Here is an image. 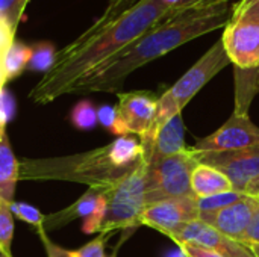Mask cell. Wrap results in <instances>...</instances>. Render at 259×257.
<instances>
[{
  "label": "cell",
  "instance_id": "obj_8",
  "mask_svg": "<svg viewBox=\"0 0 259 257\" xmlns=\"http://www.w3.org/2000/svg\"><path fill=\"white\" fill-rule=\"evenodd\" d=\"M194 151V150H193ZM199 164L222 171L232 183L235 191L244 192L246 188L259 177V145L222 153H200L194 151Z\"/></svg>",
  "mask_w": 259,
  "mask_h": 257
},
{
  "label": "cell",
  "instance_id": "obj_38",
  "mask_svg": "<svg viewBox=\"0 0 259 257\" xmlns=\"http://www.w3.org/2000/svg\"><path fill=\"white\" fill-rule=\"evenodd\" d=\"M252 248V251L255 253V256L259 257V245H249Z\"/></svg>",
  "mask_w": 259,
  "mask_h": 257
},
{
  "label": "cell",
  "instance_id": "obj_26",
  "mask_svg": "<svg viewBox=\"0 0 259 257\" xmlns=\"http://www.w3.org/2000/svg\"><path fill=\"white\" fill-rule=\"evenodd\" d=\"M108 195H109V192L103 194V195L99 198V201H97L94 211L85 218V221H83V224H82L83 233H87V235H91V233H96V232L100 233L102 226H103V220H105L106 211H108Z\"/></svg>",
  "mask_w": 259,
  "mask_h": 257
},
{
  "label": "cell",
  "instance_id": "obj_27",
  "mask_svg": "<svg viewBox=\"0 0 259 257\" xmlns=\"http://www.w3.org/2000/svg\"><path fill=\"white\" fill-rule=\"evenodd\" d=\"M11 209H12V214H15L17 218H20L21 221L36 227L38 233L41 232H46L44 230V215L33 206L27 204V203H12L11 204Z\"/></svg>",
  "mask_w": 259,
  "mask_h": 257
},
{
  "label": "cell",
  "instance_id": "obj_33",
  "mask_svg": "<svg viewBox=\"0 0 259 257\" xmlns=\"http://www.w3.org/2000/svg\"><path fill=\"white\" fill-rule=\"evenodd\" d=\"M42 242H44V247H46V251H47V256L49 257H73V251L71 250H65V248H61L58 245H55L46 235V232H41L39 233Z\"/></svg>",
  "mask_w": 259,
  "mask_h": 257
},
{
  "label": "cell",
  "instance_id": "obj_7",
  "mask_svg": "<svg viewBox=\"0 0 259 257\" xmlns=\"http://www.w3.org/2000/svg\"><path fill=\"white\" fill-rule=\"evenodd\" d=\"M253 145H259V127L250 120L249 114L234 111L220 129L200 138L193 150L200 153H222Z\"/></svg>",
  "mask_w": 259,
  "mask_h": 257
},
{
  "label": "cell",
  "instance_id": "obj_37",
  "mask_svg": "<svg viewBox=\"0 0 259 257\" xmlns=\"http://www.w3.org/2000/svg\"><path fill=\"white\" fill-rule=\"evenodd\" d=\"M181 2H182V0H159V3H161L164 8H167L168 11L173 9V8H176Z\"/></svg>",
  "mask_w": 259,
  "mask_h": 257
},
{
  "label": "cell",
  "instance_id": "obj_3",
  "mask_svg": "<svg viewBox=\"0 0 259 257\" xmlns=\"http://www.w3.org/2000/svg\"><path fill=\"white\" fill-rule=\"evenodd\" d=\"M146 162L138 136H118L105 147L83 153L26 159L20 162L18 180H62L83 183L88 188L114 189Z\"/></svg>",
  "mask_w": 259,
  "mask_h": 257
},
{
  "label": "cell",
  "instance_id": "obj_1",
  "mask_svg": "<svg viewBox=\"0 0 259 257\" xmlns=\"http://www.w3.org/2000/svg\"><path fill=\"white\" fill-rule=\"evenodd\" d=\"M167 12L159 0H111L79 38L56 53L53 67L29 97L38 105H47L65 95L74 82L158 26Z\"/></svg>",
  "mask_w": 259,
  "mask_h": 257
},
{
  "label": "cell",
  "instance_id": "obj_39",
  "mask_svg": "<svg viewBox=\"0 0 259 257\" xmlns=\"http://www.w3.org/2000/svg\"><path fill=\"white\" fill-rule=\"evenodd\" d=\"M255 79H256V89L259 92V67L255 70Z\"/></svg>",
  "mask_w": 259,
  "mask_h": 257
},
{
  "label": "cell",
  "instance_id": "obj_5",
  "mask_svg": "<svg viewBox=\"0 0 259 257\" xmlns=\"http://www.w3.org/2000/svg\"><path fill=\"white\" fill-rule=\"evenodd\" d=\"M146 164V206L175 197H194L191 176L199 159L193 148Z\"/></svg>",
  "mask_w": 259,
  "mask_h": 257
},
{
  "label": "cell",
  "instance_id": "obj_35",
  "mask_svg": "<svg viewBox=\"0 0 259 257\" xmlns=\"http://www.w3.org/2000/svg\"><path fill=\"white\" fill-rule=\"evenodd\" d=\"M14 42V33L8 27V24L0 18V52L9 47Z\"/></svg>",
  "mask_w": 259,
  "mask_h": 257
},
{
  "label": "cell",
  "instance_id": "obj_13",
  "mask_svg": "<svg viewBox=\"0 0 259 257\" xmlns=\"http://www.w3.org/2000/svg\"><path fill=\"white\" fill-rule=\"evenodd\" d=\"M259 211V198L244 195L237 203L211 214H200L199 220L214 227L220 233L243 242L244 235Z\"/></svg>",
  "mask_w": 259,
  "mask_h": 257
},
{
  "label": "cell",
  "instance_id": "obj_24",
  "mask_svg": "<svg viewBox=\"0 0 259 257\" xmlns=\"http://www.w3.org/2000/svg\"><path fill=\"white\" fill-rule=\"evenodd\" d=\"M97 121L99 124H102L106 130H109L112 135L118 136H126L129 135L126 130V126L118 114L117 106H111V105H102L100 108H97Z\"/></svg>",
  "mask_w": 259,
  "mask_h": 257
},
{
  "label": "cell",
  "instance_id": "obj_32",
  "mask_svg": "<svg viewBox=\"0 0 259 257\" xmlns=\"http://www.w3.org/2000/svg\"><path fill=\"white\" fill-rule=\"evenodd\" d=\"M178 247L182 251V254L187 257H223L217 254L215 251H211L197 245H191V244H179Z\"/></svg>",
  "mask_w": 259,
  "mask_h": 257
},
{
  "label": "cell",
  "instance_id": "obj_11",
  "mask_svg": "<svg viewBox=\"0 0 259 257\" xmlns=\"http://www.w3.org/2000/svg\"><path fill=\"white\" fill-rule=\"evenodd\" d=\"M175 244H191L197 245L223 257H256L252 248L240 241L225 236L214 227L197 220L182 226L178 232L170 236Z\"/></svg>",
  "mask_w": 259,
  "mask_h": 257
},
{
  "label": "cell",
  "instance_id": "obj_19",
  "mask_svg": "<svg viewBox=\"0 0 259 257\" xmlns=\"http://www.w3.org/2000/svg\"><path fill=\"white\" fill-rule=\"evenodd\" d=\"M255 70H241L234 68L235 76V112L249 114L250 103L253 97L258 94L256 89V79H255Z\"/></svg>",
  "mask_w": 259,
  "mask_h": 257
},
{
  "label": "cell",
  "instance_id": "obj_36",
  "mask_svg": "<svg viewBox=\"0 0 259 257\" xmlns=\"http://www.w3.org/2000/svg\"><path fill=\"white\" fill-rule=\"evenodd\" d=\"M244 194L250 195V197H255V198H259V177H256L244 191Z\"/></svg>",
  "mask_w": 259,
  "mask_h": 257
},
{
  "label": "cell",
  "instance_id": "obj_22",
  "mask_svg": "<svg viewBox=\"0 0 259 257\" xmlns=\"http://www.w3.org/2000/svg\"><path fill=\"white\" fill-rule=\"evenodd\" d=\"M71 124L79 129V130H91L94 129L99 121H97V109L90 100H82L79 101L70 114Z\"/></svg>",
  "mask_w": 259,
  "mask_h": 257
},
{
  "label": "cell",
  "instance_id": "obj_25",
  "mask_svg": "<svg viewBox=\"0 0 259 257\" xmlns=\"http://www.w3.org/2000/svg\"><path fill=\"white\" fill-rule=\"evenodd\" d=\"M29 0H0V18L15 35Z\"/></svg>",
  "mask_w": 259,
  "mask_h": 257
},
{
  "label": "cell",
  "instance_id": "obj_34",
  "mask_svg": "<svg viewBox=\"0 0 259 257\" xmlns=\"http://www.w3.org/2000/svg\"><path fill=\"white\" fill-rule=\"evenodd\" d=\"M243 242L247 245H259V211L253 217V220H252V223H250V226L244 235Z\"/></svg>",
  "mask_w": 259,
  "mask_h": 257
},
{
  "label": "cell",
  "instance_id": "obj_18",
  "mask_svg": "<svg viewBox=\"0 0 259 257\" xmlns=\"http://www.w3.org/2000/svg\"><path fill=\"white\" fill-rule=\"evenodd\" d=\"M32 56V47L23 42L14 41L9 47L0 52V76L3 83L20 76L29 65Z\"/></svg>",
  "mask_w": 259,
  "mask_h": 257
},
{
  "label": "cell",
  "instance_id": "obj_9",
  "mask_svg": "<svg viewBox=\"0 0 259 257\" xmlns=\"http://www.w3.org/2000/svg\"><path fill=\"white\" fill-rule=\"evenodd\" d=\"M199 215L196 197H175L146 206L140 224L170 238L182 226L197 221Z\"/></svg>",
  "mask_w": 259,
  "mask_h": 257
},
{
  "label": "cell",
  "instance_id": "obj_17",
  "mask_svg": "<svg viewBox=\"0 0 259 257\" xmlns=\"http://www.w3.org/2000/svg\"><path fill=\"white\" fill-rule=\"evenodd\" d=\"M20 162L11 148L6 127H0V198L14 203V192L18 182Z\"/></svg>",
  "mask_w": 259,
  "mask_h": 257
},
{
  "label": "cell",
  "instance_id": "obj_41",
  "mask_svg": "<svg viewBox=\"0 0 259 257\" xmlns=\"http://www.w3.org/2000/svg\"><path fill=\"white\" fill-rule=\"evenodd\" d=\"M181 253H182V251H181ZM182 257H187V256H184V254H182Z\"/></svg>",
  "mask_w": 259,
  "mask_h": 257
},
{
  "label": "cell",
  "instance_id": "obj_4",
  "mask_svg": "<svg viewBox=\"0 0 259 257\" xmlns=\"http://www.w3.org/2000/svg\"><path fill=\"white\" fill-rule=\"evenodd\" d=\"M229 64L231 59L223 47L222 39H219L178 82H175V85H171L158 97L156 118L150 130L140 138L144 155L150 150L158 129L176 114H182L184 108L196 97V94H199V91Z\"/></svg>",
  "mask_w": 259,
  "mask_h": 257
},
{
  "label": "cell",
  "instance_id": "obj_6",
  "mask_svg": "<svg viewBox=\"0 0 259 257\" xmlns=\"http://www.w3.org/2000/svg\"><path fill=\"white\" fill-rule=\"evenodd\" d=\"M146 165L144 162L109 192L108 211L100 233L134 230L141 226L140 218L146 209Z\"/></svg>",
  "mask_w": 259,
  "mask_h": 257
},
{
  "label": "cell",
  "instance_id": "obj_29",
  "mask_svg": "<svg viewBox=\"0 0 259 257\" xmlns=\"http://www.w3.org/2000/svg\"><path fill=\"white\" fill-rule=\"evenodd\" d=\"M228 2L229 0H182L176 8H173L167 12L165 18H171V17H176V15H181V14L190 12V11H200V9L222 6V5H226Z\"/></svg>",
  "mask_w": 259,
  "mask_h": 257
},
{
  "label": "cell",
  "instance_id": "obj_2",
  "mask_svg": "<svg viewBox=\"0 0 259 257\" xmlns=\"http://www.w3.org/2000/svg\"><path fill=\"white\" fill-rule=\"evenodd\" d=\"M231 17L232 6H228L226 3L165 18L120 53L74 82L68 88L67 94L117 92L135 70L165 56L199 36L223 29L229 23Z\"/></svg>",
  "mask_w": 259,
  "mask_h": 257
},
{
  "label": "cell",
  "instance_id": "obj_14",
  "mask_svg": "<svg viewBox=\"0 0 259 257\" xmlns=\"http://www.w3.org/2000/svg\"><path fill=\"white\" fill-rule=\"evenodd\" d=\"M187 150L185 145V126L182 114H176L165 121L156 132L150 150L144 155L146 162L175 156Z\"/></svg>",
  "mask_w": 259,
  "mask_h": 257
},
{
  "label": "cell",
  "instance_id": "obj_16",
  "mask_svg": "<svg viewBox=\"0 0 259 257\" xmlns=\"http://www.w3.org/2000/svg\"><path fill=\"white\" fill-rule=\"evenodd\" d=\"M191 189L196 198H206L232 191L234 188L222 171L206 164H199L191 176Z\"/></svg>",
  "mask_w": 259,
  "mask_h": 257
},
{
  "label": "cell",
  "instance_id": "obj_28",
  "mask_svg": "<svg viewBox=\"0 0 259 257\" xmlns=\"http://www.w3.org/2000/svg\"><path fill=\"white\" fill-rule=\"evenodd\" d=\"M112 235V232L99 233V236H96L93 241H90L79 250H73V257H105V245Z\"/></svg>",
  "mask_w": 259,
  "mask_h": 257
},
{
  "label": "cell",
  "instance_id": "obj_30",
  "mask_svg": "<svg viewBox=\"0 0 259 257\" xmlns=\"http://www.w3.org/2000/svg\"><path fill=\"white\" fill-rule=\"evenodd\" d=\"M232 18H244L259 23V0H240L232 6Z\"/></svg>",
  "mask_w": 259,
  "mask_h": 257
},
{
  "label": "cell",
  "instance_id": "obj_23",
  "mask_svg": "<svg viewBox=\"0 0 259 257\" xmlns=\"http://www.w3.org/2000/svg\"><path fill=\"white\" fill-rule=\"evenodd\" d=\"M246 194L240 192V191H228V192H222L212 197H206V198H197V206H199V212L200 214H211V212H217L220 209H225L234 203H237L238 200H241Z\"/></svg>",
  "mask_w": 259,
  "mask_h": 257
},
{
  "label": "cell",
  "instance_id": "obj_12",
  "mask_svg": "<svg viewBox=\"0 0 259 257\" xmlns=\"http://www.w3.org/2000/svg\"><path fill=\"white\" fill-rule=\"evenodd\" d=\"M158 97L152 91L118 92L117 109L129 135L143 138L150 130L156 118Z\"/></svg>",
  "mask_w": 259,
  "mask_h": 257
},
{
  "label": "cell",
  "instance_id": "obj_40",
  "mask_svg": "<svg viewBox=\"0 0 259 257\" xmlns=\"http://www.w3.org/2000/svg\"><path fill=\"white\" fill-rule=\"evenodd\" d=\"M120 245H121V244H118V245H117V248H115V250H114L111 254H108V256H105V257H117V253H118V248H120Z\"/></svg>",
  "mask_w": 259,
  "mask_h": 257
},
{
  "label": "cell",
  "instance_id": "obj_20",
  "mask_svg": "<svg viewBox=\"0 0 259 257\" xmlns=\"http://www.w3.org/2000/svg\"><path fill=\"white\" fill-rule=\"evenodd\" d=\"M12 203H6L0 198V256L12 257L11 244L14 236V215L11 209Z\"/></svg>",
  "mask_w": 259,
  "mask_h": 257
},
{
  "label": "cell",
  "instance_id": "obj_10",
  "mask_svg": "<svg viewBox=\"0 0 259 257\" xmlns=\"http://www.w3.org/2000/svg\"><path fill=\"white\" fill-rule=\"evenodd\" d=\"M234 67L252 70L259 67V23L244 18H232L223 27L220 36Z\"/></svg>",
  "mask_w": 259,
  "mask_h": 257
},
{
  "label": "cell",
  "instance_id": "obj_21",
  "mask_svg": "<svg viewBox=\"0 0 259 257\" xmlns=\"http://www.w3.org/2000/svg\"><path fill=\"white\" fill-rule=\"evenodd\" d=\"M56 50L52 42H38L32 47V56L29 61L27 68L32 71H42L47 73L56 59Z\"/></svg>",
  "mask_w": 259,
  "mask_h": 257
},
{
  "label": "cell",
  "instance_id": "obj_31",
  "mask_svg": "<svg viewBox=\"0 0 259 257\" xmlns=\"http://www.w3.org/2000/svg\"><path fill=\"white\" fill-rule=\"evenodd\" d=\"M15 112L14 97L5 89H0V127H6V124L12 120Z\"/></svg>",
  "mask_w": 259,
  "mask_h": 257
},
{
  "label": "cell",
  "instance_id": "obj_15",
  "mask_svg": "<svg viewBox=\"0 0 259 257\" xmlns=\"http://www.w3.org/2000/svg\"><path fill=\"white\" fill-rule=\"evenodd\" d=\"M112 189H99V188H88V191L77 200L74 201L71 206L55 212L52 215H47L44 218V230H53V229H59L64 227L65 224L77 220V218H87L96 208L99 198L106 194L111 192Z\"/></svg>",
  "mask_w": 259,
  "mask_h": 257
}]
</instances>
